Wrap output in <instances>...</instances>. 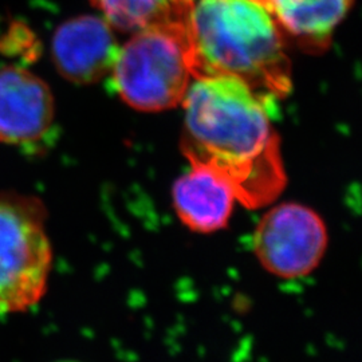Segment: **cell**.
Listing matches in <instances>:
<instances>
[{
  "mask_svg": "<svg viewBox=\"0 0 362 362\" xmlns=\"http://www.w3.org/2000/svg\"><path fill=\"white\" fill-rule=\"evenodd\" d=\"M188 18L133 33L107 76L119 98L140 112L182 104L196 76Z\"/></svg>",
  "mask_w": 362,
  "mask_h": 362,
  "instance_id": "obj_3",
  "label": "cell"
},
{
  "mask_svg": "<svg viewBox=\"0 0 362 362\" xmlns=\"http://www.w3.org/2000/svg\"><path fill=\"white\" fill-rule=\"evenodd\" d=\"M103 16L79 15L58 27L52 39V64L69 82L95 83L110 74L119 45Z\"/></svg>",
  "mask_w": 362,
  "mask_h": 362,
  "instance_id": "obj_7",
  "label": "cell"
},
{
  "mask_svg": "<svg viewBox=\"0 0 362 362\" xmlns=\"http://www.w3.org/2000/svg\"><path fill=\"white\" fill-rule=\"evenodd\" d=\"M196 76L227 74L282 97L291 69L282 31L259 0H197L188 18Z\"/></svg>",
  "mask_w": 362,
  "mask_h": 362,
  "instance_id": "obj_2",
  "label": "cell"
},
{
  "mask_svg": "<svg viewBox=\"0 0 362 362\" xmlns=\"http://www.w3.org/2000/svg\"><path fill=\"white\" fill-rule=\"evenodd\" d=\"M281 31L309 49H325L353 0H259Z\"/></svg>",
  "mask_w": 362,
  "mask_h": 362,
  "instance_id": "obj_9",
  "label": "cell"
},
{
  "mask_svg": "<svg viewBox=\"0 0 362 362\" xmlns=\"http://www.w3.org/2000/svg\"><path fill=\"white\" fill-rule=\"evenodd\" d=\"M275 100L239 78L203 74L194 78L182 101L184 156L219 172L248 209L272 204L286 185L272 129Z\"/></svg>",
  "mask_w": 362,
  "mask_h": 362,
  "instance_id": "obj_1",
  "label": "cell"
},
{
  "mask_svg": "<svg viewBox=\"0 0 362 362\" xmlns=\"http://www.w3.org/2000/svg\"><path fill=\"white\" fill-rule=\"evenodd\" d=\"M329 233L322 216L300 203H281L266 211L254 230L252 250L274 276L299 279L322 262Z\"/></svg>",
  "mask_w": 362,
  "mask_h": 362,
  "instance_id": "obj_5",
  "label": "cell"
},
{
  "mask_svg": "<svg viewBox=\"0 0 362 362\" xmlns=\"http://www.w3.org/2000/svg\"><path fill=\"white\" fill-rule=\"evenodd\" d=\"M55 100L50 86L22 66L0 67V143L40 152L52 144Z\"/></svg>",
  "mask_w": 362,
  "mask_h": 362,
  "instance_id": "obj_6",
  "label": "cell"
},
{
  "mask_svg": "<svg viewBox=\"0 0 362 362\" xmlns=\"http://www.w3.org/2000/svg\"><path fill=\"white\" fill-rule=\"evenodd\" d=\"M100 10L105 21L116 30L137 33L187 18L191 11V0H90Z\"/></svg>",
  "mask_w": 362,
  "mask_h": 362,
  "instance_id": "obj_10",
  "label": "cell"
},
{
  "mask_svg": "<svg viewBox=\"0 0 362 362\" xmlns=\"http://www.w3.org/2000/svg\"><path fill=\"white\" fill-rule=\"evenodd\" d=\"M191 169L175 181L172 204L181 223L197 233L227 228L238 196L219 172L202 163L189 161Z\"/></svg>",
  "mask_w": 362,
  "mask_h": 362,
  "instance_id": "obj_8",
  "label": "cell"
},
{
  "mask_svg": "<svg viewBox=\"0 0 362 362\" xmlns=\"http://www.w3.org/2000/svg\"><path fill=\"white\" fill-rule=\"evenodd\" d=\"M55 362H79V361H74V360H61V361H55Z\"/></svg>",
  "mask_w": 362,
  "mask_h": 362,
  "instance_id": "obj_12",
  "label": "cell"
},
{
  "mask_svg": "<svg viewBox=\"0 0 362 362\" xmlns=\"http://www.w3.org/2000/svg\"><path fill=\"white\" fill-rule=\"evenodd\" d=\"M46 208L38 197L0 194V315L35 306L52 272Z\"/></svg>",
  "mask_w": 362,
  "mask_h": 362,
  "instance_id": "obj_4",
  "label": "cell"
},
{
  "mask_svg": "<svg viewBox=\"0 0 362 362\" xmlns=\"http://www.w3.org/2000/svg\"><path fill=\"white\" fill-rule=\"evenodd\" d=\"M40 42L30 27L21 21H13L0 37V52L25 64L35 62L40 55Z\"/></svg>",
  "mask_w": 362,
  "mask_h": 362,
  "instance_id": "obj_11",
  "label": "cell"
}]
</instances>
